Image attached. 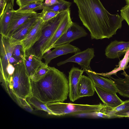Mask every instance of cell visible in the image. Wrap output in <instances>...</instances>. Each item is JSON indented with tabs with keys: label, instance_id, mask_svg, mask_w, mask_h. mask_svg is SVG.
<instances>
[{
	"label": "cell",
	"instance_id": "1",
	"mask_svg": "<svg viewBox=\"0 0 129 129\" xmlns=\"http://www.w3.org/2000/svg\"><path fill=\"white\" fill-rule=\"evenodd\" d=\"M79 18L90 32L92 39L109 38L122 26L124 20L118 14L110 13L100 0H73Z\"/></svg>",
	"mask_w": 129,
	"mask_h": 129
},
{
	"label": "cell",
	"instance_id": "2",
	"mask_svg": "<svg viewBox=\"0 0 129 129\" xmlns=\"http://www.w3.org/2000/svg\"><path fill=\"white\" fill-rule=\"evenodd\" d=\"M49 68L46 74L38 80L30 79L31 95L46 104L63 102L69 94V80L63 72L54 67Z\"/></svg>",
	"mask_w": 129,
	"mask_h": 129
},
{
	"label": "cell",
	"instance_id": "3",
	"mask_svg": "<svg viewBox=\"0 0 129 129\" xmlns=\"http://www.w3.org/2000/svg\"><path fill=\"white\" fill-rule=\"evenodd\" d=\"M12 75L6 80H0L10 96L22 107L29 105L26 99L31 95L30 79L24 61L17 64Z\"/></svg>",
	"mask_w": 129,
	"mask_h": 129
},
{
	"label": "cell",
	"instance_id": "4",
	"mask_svg": "<svg viewBox=\"0 0 129 129\" xmlns=\"http://www.w3.org/2000/svg\"><path fill=\"white\" fill-rule=\"evenodd\" d=\"M68 10L59 13L55 17L44 22L40 38L33 46L26 51V55H32L42 59L45 46L54 34Z\"/></svg>",
	"mask_w": 129,
	"mask_h": 129
},
{
	"label": "cell",
	"instance_id": "5",
	"mask_svg": "<svg viewBox=\"0 0 129 129\" xmlns=\"http://www.w3.org/2000/svg\"><path fill=\"white\" fill-rule=\"evenodd\" d=\"M52 115L62 116L74 113H85L100 111L107 106L102 103L98 104H76L56 102L46 104Z\"/></svg>",
	"mask_w": 129,
	"mask_h": 129
},
{
	"label": "cell",
	"instance_id": "6",
	"mask_svg": "<svg viewBox=\"0 0 129 129\" xmlns=\"http://www.w3.org/2000/svg\"><path fill=\"white\" fill-rule=\"evenodd\" d=\"M20 43H12L10 41L9 37L0 35V74L4 75L5 74L14 50L16 45Z\"/></svg>",
	"mask_w": 129,
	"mask_h": 129
},
{
	"label": "cell",
	"instance_id": "7",
	"mask_svg": "<svg viewBox=\"0 0 129 129\" xmlns=\"http://www.w3.org/2000/svg\"><path fill=\"white\" fill-rule=\"evenodd\" d=\"M94 53L93 48H88L82 51L77 52L68 58L58 62L57 65L60 66L68 62H74L80 65L81 69L88 70L91 69L90 63L91 60L95 56Z\"/></svg>",
	"mask_w": 129,
	"mask_h": 129
},
{
	"label": "cell",
	"instance_id": "8",
	"mask_svg": "<svg viewBox=\"0 0 129 129\" xmlns=\"http://www.w3.org/2000/svg\"><path fill=\"white\" fill-rule=\"evenodd\" d=\"M87 35V33L83 27L73 22L67 32L55 43L53 48L59 45L70 43L75 40L85 37Z\"/></svg>",
	"mask_w": 129,
	"mask_h": 129
},
{
	"label": "cell",
	"instance_id": "9",
	"mask_svg": "<svg viewBox=\"0 0 129 129\" xmlns=\"http://www.w3.org/2000/svg\"><path fill=\"white\" fill-rule=\"evenodd\" d=\"M37 14L34 11L13 10L7 36L10 37L19 27Z\"/></svg>",
	"mask_w": 129,
	"mask_h": 129
},
{
	"label": "cell",
	"instance_id": "10",
	"mask_svg": "<svg viewBox=\"0 0 129 129\" xmlns=\"http://www.w3.org/2000/svg\"><path fill=\"white\" fill-rule=\"evenodd\" d=\"M41 13H37L19 27L9 37L10 41L19 43L27 36L41 17Z\"/></svg>",
	"mask_w": 129,
	"mask_h": 129
},
{
	"label": "cell",
	"instance_id": "11",
	"mask_svg": "<svg viewBox=\"0 0 129 129\" xmlns=\"http://www.w3.org/2000/svg\"><path fill=\"white\" fill-rule=\"evenodd\" d=\"M73 22L71 18L70 10L67 13L54 34L45 46L43 52V55L53 48L56 42L65 33L72 25Z\"/></svg>",
	"mask_w": 129,
	"mask_h": 129
},
{
	"label": "cell",
	"instance_id": "12",
	"mask_svg": "<svg viewBox=\"0 0 129 129\" xmlns=\"http://www.w3.org/2000/svg\"><path fill=\"white\" fill-rule=\"evenodd\" d=\"M84 72L83 69L82 70L73 67L69 72V96L70 100L72 102H74L78 99L77 92L78 85L80 78Z\"/></svg>",
	"mask_w": 129,
	"mask_h": 129
},
{
	"label": "cell",
	"instance_id": "13",
	"mask_svg": "<svg viewBox=\"0 0 129 129\" xmlns=\"http://www.w3.org/2000/svg\"><path fill=\"white\" fill-rule=\"evenodd\" d=\"M80 51V50L78 47L67 43L55 47L53 50L44 54L42 59L45 61V63L48 65L52 59L58 56Z\"/></svg>",
	"mask_w": 129,
	"mask_h": 129
},
{
	"label": "cell",
	"instance_id": "14",
	"mask_svg": "<svg viewBox=\"0 0 129 129\" xmlns=\"http://www.w3.org/2000/svg\"><path fill=\"white\" fill-rule=\"evenodd\" d=\"M95 91L104 104L110 108H115L123 102L116 93L108 91L94 84Z\"/></svg>",
	"mask_w": 129,
	"mask_h": 129
},
{
	"label": "cell",
	"instance_id": "15",
	"mask_svg": "<svg viewBox=\"0 0 129 129\" xmlns=\"http://www.w3.org/2000/svg\"><path fill=\"white\" fill-rule=\"evenodd\" d=\"M129 49V41L126 42L115 40L107 46L105 50V55L107 58H118L125 54Z\"/></svg>",
	"mask_w": 129,
	"mask_h": 129
},
{
	"label": "cell",
	"instance_id": "16",
	"mask_svg": "<svg viewBox=\"0 0 129 129\" xmlns=\"http://www.w3.org/2000/svg\"><path fill=\"white\" fill-rule=\"evenodd\" d=\"M44 22L40 17L26 37L21 41L25 52L33 46L40 38Z\"/></svg>",
	"mask_w": 129,
	"mask_h": 129
},
{
	"label": "cell",
	"instance_id": "17",
	"mask_svg": "<svg viewBox=\"0 0 129 129\" xmlns=\"http://www.w3.org/2000/svg\"><path fill=\"white\" fill-rule=\"evenodd\" d=\"M83 69L92 80L95 85L114 93L118 92V90L114 81L112 79L99 75L93 71L91 69Z\"/></svg>",
	"mask_w": 129,
	"mask_h": 129
},
{
	"label": "cell",
	"instance_id": "18",
	"mask_svg": "<svg viewBox=\"0 0 129 129\" xmlns=\"http://www.w3.org/2000/svg\"><path fill=\"white\" fill-rule=\"evenodd\" d=\"M95 89L94 84L89 77L82 75L80 80L78 88V99L93 95Z\"/></svg>",
	"mask_w": 129,
	"mask_h": 129
},
{
	"label": "cell",
	"instance_id": "19",
	"mask_svg": "<svg viewBox=\"0 0 129 129\" xmlns=\"http://www.w3.org/2000/svg\"><path fill=\"white\" fill-rule=\"evenodd\" d=\"M13 6L11 2L7 3L2 15L0 17V34L7 36L11 21Z\"/></svg>",
	"mask_w": 129,
	"mask_h": 129
},
{
	"label": "cell",
	"instance_id": "20",
	"mask_svg": "<svg viewBox=\"0 0 129 129\" xmlns=\"http://www.w3.org/2000/svg\"><path fill=\"white\" fill-rule=\"evenodd\" d=\"M121 74L125 77L123 79L120 77L115 78L111 76L108 77L114 82L118 90L119 94L124 97L129 98V75L126 74L124 70Z\"/></svg>",
	"mask_w": 129,
	"mask_h": 129
},
{
	"label": "cell",
	"instance_id": "21",
	"mask_svg": "<svg viewBox=\"0 0 129 129\" xmlns=\"http://www.w3.org/2000/svg\"><path fill=\"white\" fill-rule=\"evenodd\" d=\"M24 62L26 71L30 79L32 78L38 68L44 63L42 59L33 55L26 54Z\"/></svg>",
	"mask_w": 129,
	"mask_h": 129
},
{
	"label": "cell",
	"instance_id": "22",
	"mask_svg": "<svg viewBox=\"0 0 129 129\" xmlns=\"http://www.w3.org/2000/svg\"><path fill=\"white\" fill-rule=\"evenodd\" d=\"M129 62V49L126 52L123 58L119 61L118 65L112 71L106 73H97V74L102 75L104 76L108 77L112 75H116L117 72L119 71L124 70L129 67L128 66Z\"/></svg>",
	"mask_w": 129,
	"mask_h": 129
},
{
	"label": "cell",
	"instance_id": "23",
	"mask_svg": "<svg viewBox=\"0 0 129 129\" xmlns=\"http://www.w3.org/2000/svg\"><path fill=\"white\" fill-rule=\"evenodd\" d=\"M59 3L50 6L44 7L47 11L61 12L70 9L72 3L65 0H58Z\"/></svg>",
	"mask_w": 129,
	"mask_h": 129
},
{
	"label": "cell",
	"instance_id": "24",
	"mask_svg": "<svg viewBox=\"0 0 129 129\" xmlns=\"http://www.w3.org/2000/svg\"><path fill=\"white\" fill-rule=\"evenodd\" d=\"M26 100L30 105H32L37 109L45 111L49 115H52L46 104L41 102L33 96L31 95L27 98Z\"/></svg>",
	"mask_w": 129,
	"mask_h": 129
},
{
	"label": "cell",
	"instance_id": "25",
	"mask_svg": "<svg viewBox=\"0 0 129 129\" xmlns=\"http://www.w3.org/2000/svg\"><path fill=\"white\" fill-rule=\"evenodd\" d=\"M25 55V52L21 42L15 46L13 52L12 56L15 59L18 63L24 61Z\"/></svg>",
	"mask_w": 129,
	"mask_h": 129
},
{
	"label": "cell",
	"instance_id": "26",
	"mask_svg": "<svg viewBox=\"0 0 129 129\" xmlns=\"http://www.w3.org/2000/svg\"><path fill=\"white\" fill-rule=\"evenodd\" d=\"M127 110H129V100L124 101L122 104L115 108H110L107 106L100 111L108 114L119 111Z\"/></svg>",
	"mask_w": 129,
	"mask_h": 129
},
{
	"label": "cell",
	"instance_id": "27",
	"mask_svg": "<svg viewBox=\"0 0 129 129\" xmlns=\"http://www.w3.org/2000/svg\"><path fill=\"white\" fill-rule=\"evenodd\" d=\"M43 3L42 1L32 3L19 8L17 10L19 11H35L36 10H43Z\"/></svg>",
	"mask_w": 129,
	"mask_h": 129
},
{
	"label": "cell",
	"instance_id": "28",
	"mask_svg": "<svg viewBox=\"0 0 129 129\" xmlns=\"http://www.w3.org/2000/svg\"><path fill=\"white\" fill-rule=\"evenodd\" d=\"M49 70V66L44 63L38 68L31 80L36 81L45 76Z\"/></svg>",
	"mask_w": 129,
	"mask_h": 129
},
{
	"label": "cell",
	"instance_id": "29",
	"mask_svg": "<svg viewBox=\"0 0 129 129\" xmlns=\"http://www.w3.org/2000/svg\"><path fill=\"white\" fill-rule=\"evenodd\" d=\"M41 13V18L44 22H46L56 16L60 12L47 11L43 9Z\"/></svg>",
	"mask_w": 129,
	"mask_h": 129
},
{
	"label": "cell",
	"instance_id": "30",
	"mask_svg": "<svg viewBox=\"0 0 129 129\" xmlns=\"http://www.w3.org/2000/svg\"><path fill=\"white\" fill-rule=\"evenodd\" d=\"M109 119L129 117V110H122L109 114Z\"/></svg>",
	"mask_w": 129,
	"mask_h": 129
},
{
	"label": "cell",
	"instance_id": "31",
	"mask_svg": "<svg viewBox=\"0 0 129 129\" xmlns=\"http://www.w3.org/2000/svg\"><path fill=\"white\" fill-rule=\"evenodd\" d=\"M120 15L127 23L129 26V4L123 7L120 10Z\"/></svg>",
	"mask_w": 129,
	"mask_h": 129
},
{
	"label": "cell",
	"instance_id": "32",
	"mask_svg": "<svg viewBox=\"0 0 129 129\" xmlns=\"http://www.w3.org/2000/svg\"><path fill=\"white\" fill-rule=\"evenodd\" d=\"M44 0H16V2L19 8H21L30 3L38 1L43 2Z\"/></svg>",
	"mask_w": 129,
	"mask_h": 129
},
{
	"label": "cell",
	"instance_id": "33",
	"mask_svg": "<svg viewBox=\"0 0 129 129\" xmlns=\"http://www.w3.org/2000/svg\"><path fill=\"white\" fill-rule=\"evenodd\" d=\"M59 2L58 0H45L43 4V7L51 6Z\"/></svg>",
	"mask_w": 129,
	"mask_h": 129
},
{
	"label": "cell",
	"instance_id": "34",
	"mask_svg": "<svg viewBox=\"0 0 129 129\" xmlns=\"http://www.w3.org/2000/svg\"><path fill=\"white\" fill-rule=\"evenodd\" d=\"M7 4V0H0V17L3 14Z\"/></svg>",
	"mask_w": 129,
	"mask_h": 129
},
{
	"label": "cell",
	"instance_id": "35",
	"mask_svg": "<svg viewBox=\"0 0 129 129\" xmlns=\"http://www.w3.org/2000/svg\"><path fill=\"white\" fill-rule=\"evenodd\" d=\"M95 114L98 117L109 119V115L101 111L95 112Z\"/></svg>",
	"mask_w": 129,
	"mask_h": 129
},
{
	"label": "cell",
	"instance_id": "36",
	"mask_svg": "<svg viewBox=\"0 0 129 129\" xmlns=\"http://www.w3.org/2000/svg\"><path fill=\"white\" fill-rule=\"evenodd\" d=\"M127 3V4H129V0H125Z\"/></svg>",
	"mask_w": 129,
	"mask_h": 129
},
{
	"label": "cell",
	"instance_id": "37",
	"mask_svg": "<svg viewBox=\"0 0 129 129\" xmlns=\"http://www.w3.org/2000/svg\"><path fill=\"white\" fill-rule=\"evenodd\" d=\"M11 0H7V3L9 2H10Z\"/></svg>",
	"mask_w": 129,
	"mask_h": 129
}]
</instances>
